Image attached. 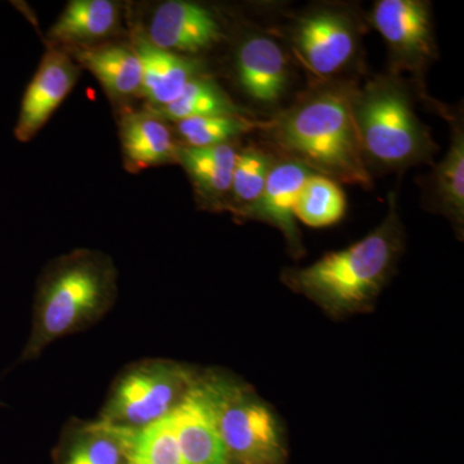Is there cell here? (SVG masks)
<instances>
[{"label":"cell","mask_w":464,"mask_h":464,"mask_svg":"<svg viewBox=\"0 0 464 464\" xmlns=\"http://www.w3.org/2000/svg\"><path fill=\"white\" fill-rule=\"evenodd\" d=\"M121 141L130 169L179 163V143L163 119L151 111L130 112L121 119Z\"/></svg>","instance_id":"cell-15"},{"label":"cell","mask_w":464,"mask_h":464,"mask_svg":"<svg viewBox=\"0 0 464 464\" xmlns=\"http://www.w3.org/2000/svg\"><path fill=\"white\" fill-rule=\"evenodd\" d=\"M360 35L356 17L338 7L310 9L289 29L292 50L315 84L335 81L356 63Z\"/></svg>","instance_id":"cell-7"},{"label":"cell","mask_w":464,"mask_h":464,"mask_svg":"<svg viewBox=\"0 0 464 464\" xmlns=\"http://www.w3.org/2000/svg\"><path fill=\"white\" fill-rule=\"evenodd\" d=\"M237 155V150L231 142L207 148L179 143V163L185 168L200 199L210 207L225 209Z\"/></svg>","instance_id":"cell-16"},{"label":"cell","mask_w":464,"mask_h":464,"mask_svg":"<svg viewBox=\"0 0 464 464\" xmlns=\"http://www.w3.org/2000/svg\"><path fill=\"white\" fill-rule=\"evenodd\" d=\"M121 7L111 0H72L51 27L57 44L90 47L118 29Z\"/></svg>","instance_id":"cell-18"},{"label":"cell","mask_w":464,"mask_h":464,"mask_svg":"<svg viewBox=\"0 0 464 464\" xmlns=\"http://www.w3.org/2000/svg\"><path fill=\"white\" fill-rule=\"evenodd\" d=\"M353 81L315 84L270 121L268 136L282 157L337 183L373 188L353 114Z\"/></svg>","instance_id":"cell-1"},{"label":"cell","mask_w":464,"mask_h":464,"mask_svg":"<svg viewBox=\"0 0 464 464\" xmlns=\"http://www.w3.org/2000/svg\"><path fill=\"white\" fill-rule=\"evenodd\" d=\"M170 417L185 464H227L215 411L199 377Z\"/></svg>","instance_id":"cell-13"},{"label":"cell","mask_w":464,"mask_h":464,"mask_svg":"<svg viewBox=\"0 0 464 464\" xmlns=\"http://www.w3.org/2000/svg\"><path fill=\"white\" fill-rule=\"evenodd\" d=\"M450 119V146L429 179V203L432 209L453 222L458 231L464 224V128L459 116Z\"/></svg>","instance_id":"cell-17"},{"label":"cell","mask_w":464,"mask_h":464,"mask_svg":"<svg viewBox=\"0 0 464 464\" xmlns=\"http://www.w3.org/2000/svg\"><path fill=\"white\" fill-rule=\"evenodd\" d=\"M116 295V271L108 256L76 250L57 259L39 283L32 334L20 362L36 359L51 343L108 313Z\"/></svg>","instance_id":"cell-3"},{"label":"cell","mask_w":464,"mask_h":464,"mask_svg":"<svg viewBox=\"0 0 464 464\" xmlns=\"http://www.w3.org/2000/svg\"><path fill=\"white\" fill-rule=\"evenodd\" d=\"M198 375L168 360H146L119 375L101 411V422L139 432L168 417L190 392Z\"/></svg>","instance_id":"cell-6"},{"label":"cell","mask_w":464,"mask_h":464,"mask_svg":"<svg viewBox=\"0 0 464 464\" xmlns=\"http://www.w3.org/2000/svg\"><path fill=\"white\" fill-rule=\"evenodd\" d=\"M150 111L174 123L204 116H246V110L237 106L215 81L203 75L186 85L172 103Z\"/></svg>","instance_id":"cell-21"},{"label":"cell","mask_w":464,"mask_h":464,"mask_svg":"<svg viewBox=\"0 0 464 464\" xmlns=\"http://www.w3.org/2000/svg\"><path fill=\"white\" fill-rule=\"evenodd\" d=\"M2 405H3L2 402H0V406H2Z\"/></svg>","instance_id":"cell-26"},{"label":"cell","mask_w":464,"mask_h":464,"mask_svg":"<svg viewBox=\"0 0 464 464\" xmlns=\"http://www.w3.org/2000/svg\"><path fill=\"white\" fill-rule=\"evenodd\" d=\"M146 36L161 50L195 54L212 50L225 35L222 24L209 8L169 0L155 9Z\"/></svg>","instance_id":"cell-10"},{"label":"cell","mask_w":464,"mask_h":464,"mask_svg":"<svg viewBox=\"0 0 464 464\" xmlns=\"http://www.w3.org/2000/svg\"><path fill=\"white\" fill-rule=\"evenodd\" d=\"M313 173L304 164L280 155L275 159L261 198L241 216L279 228L295 256L304 253L295 224V203L299 191Z\"/></svg>","instance_id":"cell-12"},{"label":"cell","mask_w":464,"mask_h":464,"mask_svg":"<svg viewBox=\"0 0 464 464\" xmlns=\"http://www.w3.org/2000/svg\"><path fill=\"white\" fill-rule=\"evenodd\" d=\"M79 75L81 70L65 51L52 48L45 52L21 101L14 130L17 141H32L69 96Z\"/></svg>","instance_id":"cell-9"},{"label":"cell","mask_w":464,"mask_h":464,"mask_svg":"<svg viewBox=\"0 0 464 464\" xmlns=\"http://www.w3.org/2000/svg\"><path fill=\"white\" fill-rule=\"evenodd\" d=\"M270 121H258L241 115L204 116L177 121L176 130L181 137V145L191 148L230 143L244 134L256 130H267Z\"/></svg>","instance_id":"cell-24"},{"label":"cell","mask_w":464,"mask_h":464,"mask_svg":"<svg viewBox=\"0 0 464 464\" xmlns=\"http://www.w3.org/2000/svg\"><path fill=\"white\" fill-rule=\"evenodd\" d=\"M216 415L227 464H284L282 427L252 390L222 375L199 377Z\"/></svg>","instance_id":"cell-5"},{"label":"cell","mask_w":464,"mask_h":464,"mask_svg":"<svg viewBox=\"0 0 464 464\" xmlns=\"http://www.w3.org/2000/svg\"><path fill=\"white\" fill-rule=\"evenodd\" d=\"M130 464H185L170 414L134 433Z\"/></svg>","instance_id":"cell-25"},{"label":"cell","mask_w":464,"mask_h":464,"mask_svg":"<svg viewBox=\"0 0 464 464\" xmlns=\"http://www.w3.org/2000/svg\"><path fill=\"white\" fill-rule=\"evenodd\" d=\"M74 57L90 70L110 96L128 97L141 90L142 72L133 45L106 44L79 47Z\"/></svg>","instance_id":"cell-19"},{"label":"cell","mask_w":464,"mask_h":464,"mask_svg":"<svg viewBox=\"0 0 464 464\" xmlns=\"http://www.w3.org/2000/svg\"><path fill=\"white\" fill-rule=\"evenodd\" d=\"M389 201L386 217L368 237L328 253L308 267L284 271V283L334 317L373 307L404 249L396 194L392 192Z\"/></svg>","instance_id":"cell-2"},{"label":"cell","mask_w":464,"mask_h":464,"mask_svg":"<svg viewBox=\"0 0 464 464\" xmlns=\"http://www.w3.org/2000/svg\"><path fill=\"white\" fill-rule=\"evenodd\" d=\"M134 433L101 420L78 427L70 438L63 464H130Z\"/></svg>","instance_id":"cell-20"},{"label":"cell","mask_w":464,"mask_h":464,"mask_svg":"<svg viewBox=\"0 0 464 464\" xmlns=\"http://www.w3.org/2000/svg\"><path fill=\"white\" fill-rule=\"evenodd\" d=\"M275 159L270 152L253 145L237 151L225 209L241 217L257 203L265 190Z\"/></svg>","instance_id":"cell-22"},{"label":"cell","mask_w":464,"mask_h":464,"mask_svg":"<svg viewBox=\"0 0 464 464\" xmlns=\"http://www.w3.org/2000/svg\"><path fill=\"white\" fill-rule=\"evenodd\" d=\"M133 48L141 63L142 83L140 93L149 101L150 110L172 103L195 78L201 76L203 66L197 60L161 50L142 33L134 35Z\"/></svg>","instance_id":"cell-14"},{"label":"cell","mask_w":464,"mask_h":464,"mask_svg":"<svg viewBox=\"0 0 464 464\" xmlns=\"http://www.w3.org/2000/svg\"><path fill=\"white\" fill-rule=\"evenodd\" d=\"M235 70L241 90L259 105H276L288 90V57L282 45L265 34H249L240 42Z\"/></svg>","instance_id":"cell-11"},{"label":"cell","mask_w":464,"mask_h":464,"mask_svg":"<svg viewBox=\"0 0 464 464\" xmlns=\"http://www.w3.org/2000/svg\"><path fill=\"white\" fill-rule=\"evenodd\" d=\"M369 20L389 48L391 74L409 72L420 83L438 58L431 5L423 0H380Z\"/></svg>","instance_id":"cell-8"},{"label":"cell","mask_w":464,"mask_h":464,"mask_svg":"<svg viewBox=\"0 0 464 464\" xmlns=\"http://www.w3.org/2000/svg\"><path fill=\"white\" fill-rule=\"evenodd\" d=\"M353 114L369 172L433 166L438 143L415 114L408 85L398 75L374 76L356 87Z\"/></svg>","instance_id":"cell-4"},{"label":"cell","mask_w":464,"mask_h":464,"mask_svg":"<svg viewBox=\"0 0 464 464\" xmlns=\"http://www.w3.org/2000/svg\"><path fill=\"white\" fill-rule=\"evenodd\" d=\"M347 199L340 183L313 173L299 191L295 218L311 227L338 224L346 215Z\"/></svg>","instance_id":"cell-23"}]
</instances>
